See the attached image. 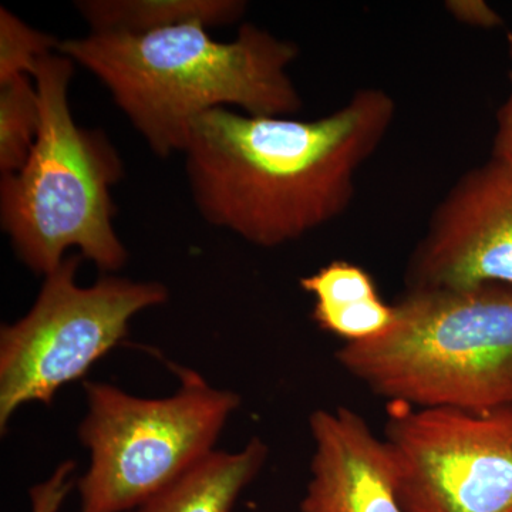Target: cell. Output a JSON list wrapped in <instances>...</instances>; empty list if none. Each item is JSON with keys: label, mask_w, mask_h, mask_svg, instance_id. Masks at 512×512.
Segmentation results:
<instances>
[{"label": "cell", "mask_w": 512, "mask_h": 512, "mask_svg": "<svg viewBox=\"0 0 512 512\" xmlns=\"http://www.w3.org/2000/svg\"><path fill=\"white\" fill-rule=\"evenodd\" d=\"M396 101L376 87L315 120L212 110L192 124L185 177L202 220L276 248L338 220L382 146Z\"/></svg>", "instance_id": "obj_1"}, {"label": "cell", "mask_w": 512, "mask_h": 512, "mask_svg": "<svg viewBox=\"0 0 512 512\" xmlns=\"http://www.w3.org/2000/svg\"><path fill=\"white\" fill-rule=\"evenodd\" d=\"M201 22L143 35L89 32L60 39V55L83 67L156 157L183 154L192 124L218 109L291 117L303 106L289 69L295 42L244 23L220 42Z\"/></svg>", "instance_id": "obj_2"}, {"label": "cell", "mask_w": 512, "mask_h": 512, "mask_svg": "<svg viewBox=\"0 0 512 512\" xmlns=\"http://www.w3.org/2000/svg\"><path fill=\"white\" fill-rule=\"evenodd\" d=\"M76 64L53 53L37 63L33 80L42 124L35 147L18 171L0 177V225L16 258L37 275L59 268L67 251L104 274L126 265L116 228L114 185L124 164L109 136L74 121L69 104Z\"/></svg>", "instance_id": "obj_3"}, {"label": "cell", "mask_w": 512, "mask_h": 512, "mask_svg": "<svg viewBox=\"0 0 512 512\" xmlns=\"http://www.w3.org/2000/svg\"><path fill=\"white\" fill-rule=\"evenodd\" d=\"M393 306L386 332L336 353L357 382L413 407L512 406V285L406 289Z\"/></svg>", "instance_id": "obj_4"}, {"label": "cell", "mask_w": 512, "mask_h": 512, "mask_svg": "<svg viewBox=\"0 0 512 512\" xmlns=\"http://www.w3.org/2000/svg\"><path fill=\"white\" fill-rule=\"evenodd\" d=\"M173 367L180 387L163 399L84 383L87 413L79 437L90 450V467L79 480L80 512L134 510L214 451L239 396Z\"/></svg>", "instance_id": "obj_5"}, {"label": "cell", "mask_w": 512, "mask_h": 512, "mask_svg": "<svg viewBox=\"0 0 512 512\" xmlns=\"http://www.w3.org/2000/svg\"><path fill=\"white\" fill-rule=\"evenodd\" d=\"M80 254L66 256L43 281L23 318L0 329V429L26 403L50 406L66 384L126 338L137 313L168 301L160 282L104 275L80 286Z\"/></svg>", "instance_id": "obj_6"}, {"label": "cell", "mask_w": 512, "mask_h": 512, "mask_svg": "<svg viewBox=\"0 0 512 512\" xmlns=\"http://www.w3.org/2000/svg\"><path fill=\"white\" fill-rule=\"evenodd\" d=\"M384 441L404 512H512V406L390 403Z\"/></svg>", "instance_id": "obj_7"}, {"label": "cell", "mask_w": 512, "mask_h": 512, "mask_svg": "<svg viewBox=\"0 0 512 512\" xmlns=\"http://www.w3.org/2000/svg\"><path fill=\"white\" fill-rule=\"evenodd\" d=\"M407 291L512 285V164L491 157L464 174L410 255Z\"/></svg>", "instance_id": "obj_8"}, {"label": "cell", "mask_w": 512, "mask_h": 512, "mask_svg": "<svg viewBox=\"0 0 512 512\" xmlns=\"http://www.w3.org/2000/svg\"><path fill=\"white\" fill-rule=\"evenodd\" d=\"M311 481L302 512H404L386 441L346 407L309 417Z\"/></svg>", "instance_id": "obj_9"}, {"label": "cell", "mask_w": 512, "mask_h": 512, "mask_svg": "<svg viewBox=\"0 0 512 512\" xmlns=\"http://www.w3.org/2000/svg\"><path fill=\"white\" fill-rule=\"evenodd\" d=\"M299 285L315 298L316 325L345 343L376 338L393 323L394 306L380 298L375 281L362 266L333 261L303 276Z\"/></svg>", "instance_id": "obj_10"}, {"label": "cell", "mask_w": 512, "mask_h": 512, "mask_svg": "<svg viewBox=\"0 0 512 512\" xmlns=\"http://www.w3.org/2000/svg\"><path fill=\"white\" fill-rule=\"evenodd\" d=\"M255 437L242 450H214L197 466L128 512H231L239 494L254 481L268 458Z\"/></svg>", "instance_id": "obj_11"}, {"label": "cell", "mask_w": 512, "mask_h": 512, "mask_svg": "<svg viewBox=\"0 0 512 512\" xmlns=\"http://www.w3.org/2000/svg\"><path fill=\"white\" fill-rule=\"evenodd\" d=\"M89 32L143 35L185 23L231 25L247 12L242 0H80L74 3Z\"/></svg>", "instance_id": "obj_12"}, {"label": "cell", "mask_w": 512, "mask_h": 512, "mask_svg": "<svg viewBox=\"0 0 512 512\" xmlns=\"http://www.w3.org/2000/svg\"><path fill=\"white\" fill-rule=\"evenodd\" d=\"M42 124L39 93L32 77L0 84V174L18 173L35 147Z\"/></svg>", "instance_id": "obj_13"}, {"label": "cell", "mask_w": 512, "mask_h": 512, "mask_svg": "<svg viewBox=\"0 0 512 512\" xmlns=\"http://www.w3.org/2000/svg\"><path fill=\"white\" fill-rule=\"evenodd\" d=\"M60 39L29 26L5 6L0 8V84L32 77L37 63L59 49Z\"/></svg>", "instance_id": "obj_14"}, {"label": "cell", "mask_w": 512, "mask_h": 512, "mask_svg": "<svg viewBox=\"0 0 512 512\" xmlns=\"http://www.w3.org/2000/svg\"><path fill=\"white\" fill-rule=\"evenodd\" d=\"M76 470L74 461H64L56 468L53 476L45 483L37 484L30 490L32 512H57L64 498L72 490L73 471Z\"/></svg>", "instance_id": "obj_15"}, {"label": "cell", "mask_w": 512, "mask_h": 512, "mask_svg": "<svg viewBox=\"0 0 512 512\" xmlns=\"http://www.w3.org/2000/svg\"><path fill=\"white\" fill-rule=\"evenodd\" d=\"M507 43L511 62L510 73H508L510 93L497 111V127H495L491 157L512 164V32L508 33Z\"/></svg>", "instance_id": "obj_16"}, {"label": "cell", "mask_w": 512, "mask_h": 512, "mask_svg": "<svg viewBox=\"0 0 512 512\" xmlns=\"http://www.w3.org/2000/svg\"><path fill=\"white\" fill-rule=\"evenodd\" d=\"M446 8L454 19L480 29H495L503 25V19L488 3L481 0H453Z\"/></svg>", "instance_id": "obj_17"}]
</instances>
